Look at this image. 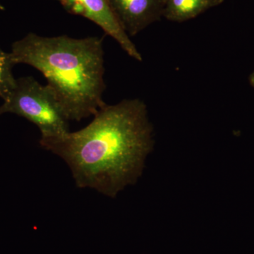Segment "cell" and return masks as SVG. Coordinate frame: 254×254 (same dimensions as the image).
I'll list each match as a JSON object with an SVG mask.
<instances>
[{"instance_id": "cell-1", "label": "cell", "mask_w": 254, "mask_h": 254, "mask_svg": "<svg viewBox=\"0 0 254 254\" xmlns=\"http://www.w3.org/2000/svg\"><path fill=\"white\" fill-rule=\"evenodd\" d=\"M153 132L146 105L135 98L106 104L85 128L39 143L64 160L78 188L115 198L141 176Z\"/></svg>"}, {"instance_id": "cell-2", "label": "cell", "mask_w": 254, "mask_h": 254, "mask_svg": "<svg viewBox=\"0 0 254 254\" xmlns=\"http://www.w3.org/2000/svg\"><path fill=\"white\" fill-rule=\"evenodd\" d=\"M15 64L31 65L47 78L68 120L81 121L105 106L103 38L29 33L11 46Z\"/></svg>"}, {"instance_id": "cell-3", "label": "cell", "mask_w": 254, "mask_h": 254, "mask_svg": "<svg viewBox=\"0 0 254 254\" xmlns=\"http://www.w3.org/2000/svg\"><path fill=\"white\" fill-rule=\"evenodd\" d=\"M16 114L36 125L42 138L64 134L69 131V120L65 116L54 93L31 76L16 79V86L0 106V115Z\"/></svg>"}, {"instance_id": "cell-4", "label": "cell", "mask_w": 254, "mask_h": 254, "mask_svg": "<svg viewBox=\"0 0 254 254\" xmlns=\"http://www.w3.org/2000/svg\"><path fill=\"white\" fill-rule=\"evenodd\" d=\"M67 12L79 15L100 26L118 42L124 51L138 62L143 58L130 37L122 27L108 0H58Z\"/></svg>"}, {"instance_id": "cell-5", "label": "cell", "mask_w": 254, "mask_h": 254, "mask_svg": "<svg viewBox=\"0 0 254 254\" xmlns=\"http://www.w3.org/2000/svg\"><path fill=\"white\" fill-rule=\"evenodd\" d=\"M166 0H108L112 9L129 37L163 17Z\"/></svg>"}, {"instance_id": "cell-6", "label": "cell", "mask_w": 254, "mask_h": 254, "mask_svg": "<svg viewBox=\"0 0 254 254\" xmlns=\"http://www.w3.org/2000/svg\"><path fill=\"white\" fill-rule=\"evenodd\" d=\"M222 2L223 0H166L163 17L174 22H184Z\"/></svg>"}, {"instance_id": "cell-7", "label": "cell", "mask_w": 254, "mask_h": 254, "mask_svg": "<svg viewBox=\"0 0 254 254\" xmlns=\"http://www.w3.org/2000/svg\"><path fill=\"white\" fill-rule=\"evenodd\" d=\"M15 64L11 53H6L0 48V97L6 99L14 89L16 79L12 73Z\"/></svg>"}, {"instance_id": "cell-8", "label": "cell", "mask_w": 254, "mask_h": 254, "mask_svg": "<svg viewBox=\"0 0 254 254\" xmlns=\"http://www.w3.org/2000/svg\"><path fill=\"white\" fill-rule=\"evenodd\" d=\"M250 81L251 85L254 88V72L252 73L250 77Z\"/></svg>"}, {"instance_id": "cell-9", "label": "cell", "mask_w": 254, "mask_h": 254, "mask_svg": "<svg viewBox=\"0 0 254 254\" xmlns=\"http://www.w3.org/2000/svg\"><path fill=\"white\" fill-rule=\"evenodd\" d=\"M3 10H4V7L2 6V5L0 4V11H3Z\"/></svg>"}]
</instances>
